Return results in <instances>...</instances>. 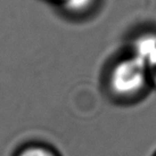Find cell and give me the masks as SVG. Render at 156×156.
I'll list each match as a JSON object with an SVG mask.
<instances>
[{"mask_svg": "<svg viewBox=\"0 0 156 156\" xmlns=\"http://www.w3.org/2000/svg\"><path fill=\"white\" fill-rule=\"evenodd\" d=\"M152 156H156V151H155V152H154V154H153Z\"/></svg>", "mask_w": 156, "mask_h": 156, "instance_id": "obj_7", "label": "cell"}, {"mask_svg": "<svg viewBox=\"0 0 156 156\" xmlns=\"http://www.w3.org/2000/svg\"><path fill=\"white\" fill-rule=\"evenodd\" d=\"M151 80H152V88L153 90L156 91V66L151 71Z\"/></svg>", "mask_w": 156, "mask_h": 156, "instance_id": "obj_5", "label": "cell"}, {"mask_svg": "<svg viewBox=\"0 0 156 156\" xmlns=\"http://www.w3.org/2000/svg\"><path fill=\"white\" fill-rule=\"evenodd\" d=\"M126 51L140 61L149 71L156 66V29L143 27L131 34Z\"/></svg>", "mask_w": 156, "mask_h": 156, "instance_id": "obj_2", "label": "cell"}, {"mask_svg": "<svg viewBox=\"0 0 156 156\" xmlns=\"http://www.w3.org/2000/svg\"><path fill=\"white\" fill-rule=\"evenodd\" d=\"M41 1H44V2H48V4L54 5V4H55V1H56V0H41Z\"/></svg>", "mask_w": 156, "mask_h": 156, "instance_id": "obj_6", "label": "cell"}, {"mask_svg": "<svg viewBox=\"0 0 156 156\" xmlns=\"http://www.w3.org/2000/svg\"><path fill=\"white\" fill-rule=\"evenodd\" d=\"M101 89L113 104L137 105L153 90L151 71L124 50L106 64L101 74Z\"/></svg>", "mask_w": 156, "mask_h": 156, "instance_id": "obj_1", "label": "cell"}, {"mask_svg": "<svg viewBox=\"0 0 156 156\" xmlns=\"http://www.w3.org/2000/svg\"><path fill=\"white\" fill-rule=\"evenodd\" d=\"M12 156H63L52 145L40 140H32L20 145Z\"/></svg>", "mask_w": 156, "mask_h": 156, "instance_id": "obj_4", "label": "cell"}, {"mask_svg": "<svg viewBox=\"0 0 156 156\" xmlns=\"http://www.w3.org/2000/svg\"><path fill=\"white\" fill-rule=\"evenodd\" d=\"M101 2L103 0H56L52 6L71 22H84L99 12Z\"/></svg>", "mask_w": 156, "mask_h": 156, "instance_id": "obj_3", "label": "cell"}]
</instances>
